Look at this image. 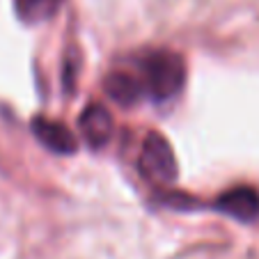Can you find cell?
<instances>
[{
	"instance_id": "1",
	"label": "cell",
	"mask_w": 259,
	"mask_h": 259,
	"mask_svg": "<svg viewBox=\"0 0 259 259\" xmlns=\"http://www.w3.org/2000/svg\"><path fill=\"white\" fill-rule=\"evenodd\" d=\"M147 94L154 101H170L181 92L186 83V67L184 60L172 51H152L142 58Z\"/></svg>"
},
{
	"instance_id": "5",
	"label": "cell",
	"mask_w": 259,
	"mask_h": 259,
	"mask_svg": "<svg viewBox=\"0 0 259 259\" xmlns=\"http://www.w3.org/2000/svg\"><path fill=\"white\" fill-rule=\"evenodd\" d=\"M78 124L80 133L92 149H101L113 136V117L101 103H92V106L85 108Z\"/></svg>"
},
{
	"instance_id": "4",
	"label": "cell",
	"mask_w": 259,
	"mask_h": 259,
	"mask_svg": "<svg viewBox=\"0 0 259 259\" xmlns=\"http://www.w3.org/2000/svg\"><path fill=\"white\" fill-rule=\"evenodd\" d=\"M30 128H32V136L53 154L69 156V154L78 149V142H76L73 133L60 122H53V119L46 117H34L30 122Z\"/></svg>"
},
{
	"instance_id": "6",
	"label": "cell",
	"mask_w": 259,
	"mask_h": 259,
	"mask_svg": "<svg viewBox=\"0 0 259 259\" xmlns=\"http://www.w3.org/2000/svg\"><path fill=\"white\" fill-rule=\"evenodd\" d=\"M103 90H106L108 99H113L117 106L122 108H131L136 103H140V99L145 97V88L142 83L131 76V73H108L103 80Z\"/></svg>"
},
{
	"instance_id": "3",
	"label": "cell",
	"mask_w": 259,
	"mask_h": 259,
	"mask_svg": "<svg viewBox=\"0 0 259 259\" xmlns=\"http://www.w3.org/2000/svg\"><path fill=\"white\" fill-rule=\"evenodd\" d=\"M213 209L239 223H254L259 218V193L250 186H236L213 202Z\"/></svg>"
},
{
	"instance_id": "7",
	"label": "cell",
	"mask_w": 259,
	"mask_h": 259,
	"mask_svg": "<svg viewBox=\"0 0 259 259\" xmlns=\"http://www.w3.org/2000/svg\"><path fill=\"white\" fill-rule=\"evenodd\" d=\"M62 3L64 0H16V14L25 23H41L58 14Z\"/></svg>"
},
{
	"instance_id": "2",
	"label": "cell",
	"mask_w": 259,
	"mask_h": 259,
	"mask_svg": "<svg viewBox=\"0 0 259 259\" xmlns=\"http://www.w3.org/2000/svg\"><path fill=\"white\" fill-rule=\"evenodd\" d=\"M138 165L145 179H149L152 184L158 186H170L177 181V158L172 152L170 142L156 131H149L142 140V149H140V158Z\"/></svg>"
}]
</instances>
